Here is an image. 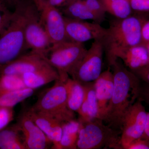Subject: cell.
Masks as SVG:
<instances>
[{"instance_id":"5b68a950","label":"cell","mask_w":149,"mask_h":149,"mask_svg":"<svg viewBox=\"0 0 149 149\" xmlns=\"http://www.w3.org/2000/svg\"><path fill=\"white\" fill-rule=\"evenodd\" d=\"M31 108L62 123L75 119V112L68 105L64 82L60 79L42 93Z\"/></svg>"},{"instance_id":"44dd1931","label":"cell","mask_w":149,"mask_h":149,"mask_svg":"<svg viewBox=\"0 0 149 149\" xmlns=\"http://www.w3.org/2000/svg\"><path fill=\"white\" fill-rule=\"evenodd\" d=\"M0 149H26L22 133L16 124L0 130Z\"/></svg>"},{"instance_id":"1f68e13d","label":"cell","mask_w":149,"mask_h":149,"mask_svg":"<svg viewBox=\"0 0 149 149\" xmlns=\"http://www.w3.org/2000/svg\"><path fill=\"white\" fill-rule=\"evenodd\" d=\"M149 43V20L144 22L142 27L141 45L146 46Z\"/></svg>"},{"instance_id":"e0dca14e","label":"cell","mask_w":149,"mask_h":149,"mask_svg":"<svg viewBox=\"0 0 149 149\" xmlns=\"http://www.w3.org/2000/svg\"><path fill=\"white\" fill-rule=\"evenodd\" d=\"M116 58L121 60L131 71L143 66L149 62L148 50L142 45L123 49L118 53Z\"/></svg>"},{"instance_id":"836d02e7","label":"cell","mask_w":149,"mask_h":149,"mask_svg":"<svg viewBox=\"0 0 149 149\" xmlns=\"http://www.w3.org/2000/svg\"><path fill=\"white\" fill-rule=\"evenodd\" d=\"M23 0H0V3L9 9L15 8L19 3Z\"/></svg>"},{"instance_id":"f1b7e54d","label":"cell","mask_w":149,"mask_h":149,"mask_svg":"<svg viewBox=\"0 0 149 149\" xmlns=\"http://www.w3.org/2000/svg\"><path fill=\"white\" fill-rule=\"evenodd\" d=\"M132 10L138 12L149 11V0H129Z\"/></svg>"},{"instance_id":"4fadbf2b","label":"cell","mask_w":149,"mask_h":149,"mask_svg":"<svg viewBox=\"0 0 149 149\" xmlns=\"http://www.w3.org/2000/svg\"><path fill=\"white\" fill-rule=\"evenodd\" d=\"M49 63L46 57L30 51L24 54L16 59L3 66L0 69V75L13 74L20 75L32 72Z\"/></svg>"},{"instance_id":"8992f818","label":"cell","mask_w":149,"mask_h":149,"mask_svg":"<svg viewBox=\"0 0 149 149\" xmlns=\"http://www.w3.org/2000/svg\"><path fill=\"white\" fill-rule=\"evenodd\" d=\"M87 50L83 43L65 41L52 45L46 58L58 72L60 80L65 82L70 77V73L83 59Z\"/></svg>"},{"instance_id":"52a82bcc","label":"cell","mask_w":149,"mask_h":149,"mask_svg":"<svg viewBox=\"0 0 149 149\" xmlns=\"http://www.w3.org/2000/svg\"><path fill=\"white\" fill-rule=\"evenodd\" d=\"M24 37L27 49L46 57L52 46L32 0H24Z\"/></svg>"},{"instance_id":"4316f807","label":"cell","mask_w":149,"mask_h":149,"mask_svg":"<svg viewBox=\"0 0 149 149\" xmlns=\"http://www.w3.org/2000/svg\"><path fill=\"white\" fill-rule=\"evenodd\" d=\"M13 108L0 107V130L7 127L14 118Z\"/></svg>"},{"instance_id":"d6a6232c","label":"cell","mask_w":149,"mask_h":149,"mask_svg":"<svg viewBox=\"0 0 149 149\" xmlns=\"http://www.w3.org/2000/svg\"><path fill=\"white\" fill-rule=\"evenodd\" d=\"M138 98L146 102L149 105V85L144 87L140 86Z\"/></svg>"},{"instance_id":"e575fe53","label":"cell","mask_w":149,"mask_h":149,"mask_svg":"<svg viewBox=\"0 0 149 149\" xmlns=\"http://www.w3.org/2000/svg\"><path fill=\"white\" fill-rule=\"evenodd\" d=\"M72 0H49L50 2L53 5L58 8L64 6Z\"/></svg>"},{"instance_id":"f546056e","label":"cell","mask_w":149,"mask_h":149,"mask_svg":"<svg viewBox=\"0 0 149 149\" xmlns=\"http://www.w3.org/2000/svg\"><path fill=\"white\" fill-rule=\"evenodd\" d=\"M131 71L136 74L139 79L149 84V62L143 66Z\"/></svg>"},{"instance_id":"603a6c76","label":"cell","mask_w":149,"mask_h":149,"mask_svg":"<svg viewBox=\"0 0 149 149\" xmlns=\"http://www.w3.org/2000/svg\"><path fill=\"white\" fill-rule=\"evenodd\" d=\"M35 90L25 88L0 93V107L13 108L32 96Z\"/></svg>"},{"instance_id":"30bf717a","label":"cell","mask_w":149,"mask_h":149,"mask_svg":"<svg viewBox=\"0 0 149 149\" xmlns=\"http://www.w3.org/2000/svg\"><path fill=\"white\" fill-rule=\"evenodd\" d=\"M147 112L141 99L132 104L125 113L121 129L120 141L122 149L143 134Z\"/></svg>"},{"instance_id":"9a60e30c","label":"cell","mask_w":149,"mask_h":149,"mask_svg":"<svg viewBox=\"0 0 149 149\" xmlns=\"http://www.w3.org/2000/svg\"><path fill=\"white\" fill-rule=\"evenodd\" d=\"M94 86L97 102L99 118L103 120L113 91V77L110 67L102 72L94 81Z\"/></svg>"},{"instance_id":"3957f363","label":"cell","mask_w":149,"mask_h":149,"mask_svg":"<svg viewBox=\"0 0 149 149\" xmlns=\"http://www.w3.org/2000/svg\"><path fill=\"white\" fill-rule=\"evenodd\" d=\"M23 1L15 7L10 20L0 34V69L28 49L24 37Z\"/></svg>"},{"instance_id":"ffe728a7","label":"cell","mask_w":149,"mask_h":149,"mask_svg":"<svg viewBox=\"0 0 149 149\" xmlns=\"http://www.w3.org/2000/svg\"><path fill=\"white\" fill-rule=\"evenodd\" d=\"M64 83L68 107L72 111L77 113L85 97L84 85L70 77Z\"/></svg>"},{"instance_id":"d4e9b609","label":"cell","mask_w":149,"mask_h":149,"mask_svg":"<svg viewBox=\"0 0 149 149\" xmlns=\"http://www.w3.org/2000/svg\"><path fill=\"white\" fill-rule=\"evenodd\" d=\"M26 88L20 75H0V93L15 91Z\"/></svg>"},{"instance_id":"6da1fadb","label":"cell","mask_w":149,"mask_h":149,"mask_svg":"<svg viewBox=\"0 0 149 149\" xmlns=\"http://www.w3.org/2000/svg\"><path fill=\"white\" fill-rule=\"evenodd\" d=\"M113 77V89L107 107L103 121L110 127L121 132L125 113L133 103L130 95L138 98L140 79L117 59L111 66Z\"/></svg>"},{"instance_id":"d590c367","label":"cell","mask_w":149,"mask_h":149,"mask_svg":"<svg viewBox=\"0 0 149 149\" xmlns=\"http://www.w3.org/2000/svg\"><path fill=\"white\" fill-rule=\"evenodd\" d=\"M141 137L144 139H149V112H147L145 130L143 136Z\"/></svg>"},{"instance_id":"484cf974","label":"cell","mask_w":149,"mask_h":149,"mask_svg":"<svg viewBox=\"0 0 149 149\" xmlns=\"http://www.w3.org/2000/svg\"><path fill=\"white\" fill-rule=\"evenodd\" d=\"M85 4L89 9L93 13L104 20L106 12L104 9L99 0H83Z\"/></svg>"},{"instance_id":"9c48e42d","label":"cell","mask_w":149,"mask_h":149,"mask_svg":"<svg viewBox=\"0 0 149 149\" xmlns=\"http://www.w3.org/2000/svg\"><path fill=\"white\" fill-rule=\"evenodd\" d=\"M42 24L52 45L69 41L65 33L64 15L49 0H32Z\"/></svg>"},{"instance_id":"2e32d148","label":"cell","mask_w":149,"mask_h":149,"mask_svg":"<svg viewBox=\"0 0 149 149\" xmlns=\"http://www.w3.org/2000/svg\"><path fill=\"white\" fill-rule=\"evenodd\" d=\"M21 76L25 87L34 90L59 79L58 72L49 63L33 72L24 73Z\"/></svg>"},{"instance_id":"277c9868","label":"cell","mask_w":149,"mask_h":149,"mask_svg":"<svg viewBox=\"0 0 149 149\" xmlns=\"http://www.w3.org/2000/svg\"><path fill=\"white\" fill-rule=\"evenodd\" d=\"M119 135V131L99 118L80 123L77 149H122Z\"/></svg>"},{"instance_id":"7402d4cb","label":"cell","mask_w":149,"mask_h":149,"mask_svg":"<svg viewBox=\"0 0 149 149\" xmlns=\"http://www.w3.org/2000/svg\"><path fill=\"white\" fill-rule=\"evenodd\" d=\"M80 127L78 120L62 123V133L59 149H77V143Z\"/></svg>"},{"instance_id":"8fae6325","label":"cell","mask_w":149,"mask_h":149,"mask_svg":"<svg viewBox=\"0 0 149 149\" xmlns=\"http://www.w3.org/2000/svg\"><path fill=\"white\" fill-rule=\"evenodd\" d=\"M15 124L22 133L26 149H47L52 147V143L32 120L26 109L22 111Z\"/></svg>"},{"instance_id":"4dcf8cb0","label":"cell","mask_w":149,"mask_h":149,"mask_svg":"<svg viewBox=\"0 0 149 149\" xmlns=\"http://www.w3.org/2000/svg\"><path fill=\"white\" fill-rule=\"evenodd\" d=\"M127 149H149V139L141 138L133 141Z\"/></svg>"},{"instance_id":"7c38bea8","label":"cell","mask_w":149,"mask_h":149,"mask_svg":"<svg viewBox=\"0 0 149 149\" xmlns=\"http://www.w3.org/2000/svg\"><path fill=\"white\" fill-rule=\"evenodd\" d=\"M67 37L69 41L83 43L89 40L102 39L106 28L96 22L79 20L64 16Z\"/></svg>"},{"instance_id":"cb8c5ba5","label":"cell","mask_w":149,"mask_h":149,"mask_svg":"<svg viewBox=\"0 0 149 149\" xmlns=\"http://www.w3.org/2000/svg\"><path fill=\"white\" fill-rule=\"evenodd\" d=\"M106 12L117 19L126 18L131 15L132 9L129 0H99Z\"/></svg>"},{"instance_id":"ba28073f","label":"cell","mask_w":149,"mask_h":149,"mask_svg":"<svg viewBox=\"0 0 149 149\" xmlns=\"http://www.w3.org/2000/svg\"><path fill=\"white\" fill-rule=\"evenodd\" d=\"M104 52L102 39L94 40L83 59L70 73V77L83 83L94 82L102 72Z\"/></svg>"},{"instance_id":"8d00e7d4","label":"cell","mask_w":149,"mask_h":149,"mask_svg":"<svg viewBox=\"0 0 149 149\" xmlns=\"http://www.w3.org/2000/svg\"><path fill=\"white\" fill-rule=\"evenodd\" d=\"M145 47H146L147 50H148V52L149 56V43H148L147 45L145 46Z\"/></svg>"},{"instance_id":"d6986e66","label":"cell","mask_w":149,"mask_h":149,"mask_svg":"<svg viewBox=\"0 0 149 149\" xmlns=\"http://www.w3.org/2000/svg\"><path fill=\"white\" fill-rule=\"evenodd\" d=\"M63 7L62 13L67 17L86 21L92 20L99 24L104 21L87 7L83 0H72Z\"/></svg>"},{"instance_id":"83f0119b","label":"cell","mask_w":149,"mask_h":149,"mask_svg":"<svg viewBox=\"0 0 149 149\" xmlns=\"http://www.w3.org/2000/svg\"><path fill=\"white\" fill-rule=\"evenodd\" d=\"M13 12L0 3V34L10 20Z\"/></svg>"},{"instance_id":"5bb4252c","label":"cell","mask_w":149,"mask_h":149,"mask_svg":"<svg viewBox=\"0 0 149 149\" xmlns=\"http://www.w3.org/2000/svg\"><path fill=\"white\" fill-rule=\"evenodd\" d=\"M32 120L52 143V149H59L62 133V122L32 109H26Z\"/></svg>"},{"instance_id":"ac0fdd59","label":"cell","mask_w":149,"mask_h":149,"mask_svg":"<svg viewBox=\"0 0 149 149\" xmlns=\"http://www.w3.org/2000/svg\"><path fill=\"white\" fill-rule=\"evenodd\" d=\"M85 90V97L77 113V120L81 123L99 118L98 108L94 82L83 83Z\"/></svg>"},{"instance_id":"7a4b0ae2","label":"cell","mask_w":149,"mask_h":149,"mask_svg":"<svg viewBox=\"0 0 149 149\" xmlns=\"http://www.w3.org/2000/svg\"><path fill=\"white\" fill-rule=\"evenodd\" d=\"M146 21L137 15L113 20L106 29L102 39L104 51L109 66L116 60V56L125 48L141 45L142 30Z\"/></svg>"}]
</instances>
